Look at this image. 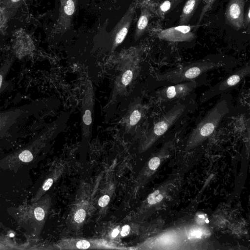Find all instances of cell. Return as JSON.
I'll return each instance as SVG.
<instances>
[{"label": "cell", "instance_id": "1", "mask_svg": "<svg viewBox=\"0 0 250 250\" xmlns=\"http://www.w3.org/2000/svg\"><path fill=\"white\" fill-rule=\"evenodd\" d=\"M225 63L210 60L182 65L157 75L159 81L177 83L195 80L205 72L223 66Z\"/></svg>", "mask_w": 250, "mask_h": 250}, {"label": "cell", "instance_id": "2", "mask_svg": "<svg viewBox=\"0 0 250 250\" xmlns=\"http://www.w3.org/2000/svg\"><path fill=\"white\" fill-rule=\"evenodd\" d=\"M229 112L228 101L221 98L193 128L191 140L199 141L210 136Z\"/></svg>", "mask_w": 250, "mask_h": 250}, {"label": "cell", "instance_id": "3", "mask_svg": "<svg viewBox=\"0 0 250 250\" xmlns=\"http://www.w3.org/2000/svg\"><path fill=\"white\" fill-rule=\"evenodd\" d=\"M36 104L32 102L20 107L0 111V138L16 129L24 120L33 115Z\"/></svg>", "mask_w": 250, "mask_h": 250}, {"label": "cell", "instance_id": "4", "mask_svg": "<svg viewBox=\"0 0 250 250\" xmlns=\"http://www.w3.org/2000/svg\"><path fill=\"white\" fill-rule=\"evenodd\" d=\"M250 73L249 65L241 67L206 91L201 96V102H206L214 96L230 90L249 75Z\"/></svg>", "mask_w": 250, "mask_h": 250}, {"label": "cell", "instance_id": "5", "mask_svg": "<svg viewBox=\"0 0 250 250\" xmlns=\"http://www.w3.org/2000/svg\"><path fill=\"white\" fill-rule=\"evenodd\" d=\"M198 84V81L193 80L164 87L157 92L158 101L165 102L183 98L191 93Z\"/></svg>", "mask_w": 250, "mask_h": 250}, {"label": "cell", "instance_id": "6", "mask_svg": "<svg viewBox=\"0 0 250 250\" xmlns=\"http://www.w3.org/2000/svg\"><path fill=\"white\" fill-rule=\"evenodd\" d=\"M185 109L184 104L174 105L154 124L151 131L152 137L158 138L164 135L182 116Z\"/></svg>", "mask_w": 250, "mask_h": 250}, {"label": "cell", "instance_id": "7", "mask_svg": "<svg viewBox=\"0 0 250 250\" xmlns=\"http://www.w3.org/2000/svg\"><path fill=\"white\" fill-rule=\"evenodd\" d=\"M136 4L131 3L110 33L114 47L121 43L127 35L135 13Z\"/></svg>", "mask_w": 250, "mask_h": 250}, {"label": "cell", "instance_id": "8", "mask_svg": "<svg viewBox=\"0 0 250 250\" xmlns=\"http://www.w3.org/2000/svg\"><path fill=\"white\" fill-rule=\"evenodd\" d=\"M245 0H229L225 11L226 22L236 30L244 26Z\"/></svg>", "mask_w": 250, "mask_h": 250}, {"label": "cell", "instance_id": "9", "mask_svg": "<svg viewBox=\"0 0 250 250\" xmlns=\"http://www.w3.org/2000/svg\"><path fill=\"white\" fill-rule=\"evenodd\" d=\"M160 39L169 42H185L193 40L195 35L191 31V27L180 25L162 30L158 34Z\"/></svg>", "mask_w": 250, "mask_h": 250}, {"label": "cell", "instance_id": "10", "mask_svg": "<svg viewBox=\"0 0 250 250\" xmlns=\"http://www.w3.org/2000/svg\"><path fill=\"white\" fill-rule=\"evenodd\" d=\"M58 23L63 30L69 29L76 11L78 0H60Z\"/></svg>", "mask_w": 250, "mask_h": 250}, {"label": "cell", "instance_id": "11", "mask_svg": "<svg viewBox=\"0 0 250 250\" xmlns=\"http://www.w3.org/2000/svg\"><path fill=\"white\" fill-rule=\"evenodd\" d=\"M25 0H1L0 10L1 22L8 21L16 13Z\"/></svg>", "mask_w": 250, "mask_h": 250}, {"label": "cell", "instance_id": "12", "mask_svg": "<svg viewBox=\"0 0 250 250\" xmlns=\"http://www.w3.org/2000/svg\"><path fill=\"white\" fill-rule=\"evenodd\" d=\"M202 0H187L183 6L180 17L179 23L181 25H186L188 23Z\"/></svg>", "mask_w": 250, "mask_h": 250}, {"label": "cell", "instance_id": "13", "mask_svg": "<svg viewBox=\"0 0 250 250\" xmlns=\"http://www.w3.org/2000/svg\"><path fill=\"white\" fill-rule=\"evenodd\" d=\"M150 12L146 7L141 8V14L138 20L135 30L134 38L135 40L139 39L145 33L149 21Z\"/></svg>", "mask_w": 250, "mask_h": 250}, {"label": "cell", "instance_id": "14", "mask_svg": "<svg viewBox=\"0 0 250 250\" xmlns=\"http://www.w3.org/2000/svg\"><path fill=\"white\" fill-rule=\"evenodd\" d=\"M13 61L12 59H8L0 67V95L7 89L9 85L5 79L12 65Z\"/></svg>", "mask_w": 250, "mask_h": 250}, {"label": "cell", "instance_id": "15", "mask_svg": "<svg viewBox=\"0 0 250 250\" xmlns=\"http://www.w3.org/2000/svg\"><path fill=\"white\" fill-rule=\"evenodd\" d=\"M182 0H166L163 1L157 10L159 16H164L167 13L175 8Z\"/></svg>", "mask_w": 250, "mask_h": 250}, {"label": "cell", "instance_id": "16", "mask_svg": "<svg viewBox=\"0 0 250 250\" xmlns=\"http://www.w3.org/2000/svg\"><path fill=\"white\" fill-rule=\"evenodd\" d=\"M19 158L22 162H29L33 159V156L30 149L26 148L20 153Z\"/></svg>", "mask_w": 250, "mask_h": 250}, {"label": "cell", "instance_id": "17", "mask_svg": "<svg viewBox=\"0 0 250 250\" xmlns=\"http://www.w3.org/2000/svg\"><path fill=\"white\" fill-rule=\"evenodd\" d=\"M163 198V196L159 194V191L156 190L150 194L148 198V203L150 205H153L160 202Z\"/></svg>", "mask_w": 250, "mask_h": 250}, {"label": "cell", "instance_id": "18", "mask_svg": "<svg viewBox=\"0 0 250 250\" xmlns=\"http://www.w3.org/2000/svg\"><path fill=\"white\" fill-rule=\"evenodd\" d=\"M216 0H207L205 4L204 5L201 14L200 15V17L199 19V22H200L203 17H204L206 13L208 12L212 7L213 3L215 2Z\"/></svg>", "mask_w": 250, "mask_h": 250}, {"label": "cell", "instance_id": "19", "mask_svg": "<svg viewBox=\"0 0 250 250\" xmlns=\"http://www.w3.org/2000/svg\"><path fill=\"white\" fill-rule=\"evenodd\" d=\"M141 113L138 110H135L132 113L130 117V124L131 125H135L141 119Z\"/></svg>", "mask_w": 250, "mask_h": 250}, {"label": "cell", "instance_id": "20", "mask_svg": "<svg viewBox=\"0 0 250 250\" xmlns=\"http://www.w3.org/2000/svg\"><path fill=\"white\" fill-rule=\"evenodd\" d=\"M34 216L37 221L42 220L45 216V212L43 209L40 207H37L34 209Z\"/></svg>", "mask_w": 250, "mask_h": 250}, {"label": "cell", "instance_id": "21", "mask_svg": "<svg viewBox=\"0 0 250 250\" xmlns=\"http://www.w3.org/2000/svg\"><path fill=\"white\" fill-rule=\"evenodd\" d=\"M86 212L84 209L81 208L79 209L75 214L74 220L77 223H82L85 219Z\"/></svg>", "mask_w": 250, "mask_h": 250}, {"label": "cell", "instance_id": "22", "mask_svg": "<svg viewBox=\"0 0 250 250\" xmlns=\"http://www.w3.org/2000/svg\"><path fill=\"white\" fill-rule=\"evenodd\" d=\"M133 77L132 72L128 70L123 74L122 78V82L124 85H127L131 82Z\"/></svg>", "mask_w": 250, "mask_h": 250}, {"label": "cell", "instance_id": "23", "mask_svg": "<svg viewBox=\"0 0 250 250\" xmlns=\"http://www.w3.org/2000/svg\"><path fill=\"white\" fill-rule=\"evenodd\" d=\"M160 164V160L157 157H154L150 159L148 163V167L150 169L155 170Z\"/></svg>", "mask_w": 250, "mask_h": 250}, {"label": "cell", "instance_id": "24", "mask_svg": "<svg viewBox=\"0 0 250 250\" xmlns=\"http://www.w3.org/2000/svg\"><path fill=\"white\" fill-rule=\"evenodd\" d=\"M109 200V196L107 195H104L99 199L98 201L99 205L101 207H104L108 204Z\"/></svg>", "mask_w": 250, "mask_h": 250}, {"label": "cell", "instance_id": "25", "mask_svg": "<svg viewBox=\"0 0 250 250\" xmlns=\"http://www.w3.org/2000/svg\"><path fill=\"white\" fill-rule=\"evenodd\" d=\"M76 246L79 249H87L90 247V243L86 240H82L77 243Z\"/></svg>", "mask_w": 250, "mask_h": 250}, {"label": "cell", "instance_id": "26", "mask_svg": "<svg viewBox=\"0 0 250 250\" xmlns=\"http://www.w3.org/2000/svg\"><path fill=\"white\" fill-rule=\"evenodd\" d=\"M83 121L86 125H89L91 123V112L89 110L85 111L83 116Z\"/></svg>", "mask_w": 250, "mask_h": 250}, {"label": "cell", "instance_id": "27", "mask_svg": "<svg viewBox=\"0 0 250 250\" xmlns=\"http://www.w3.org/2000/svg\"><path fill=\"white\" fill-rule=\"evenodd\" d=\"M53 183V180L52 178H49L43 183L42 188L43 191H45L48 190Z\"/></svg>", "mask_w": 250, "mask_h": 250}, {"label": "cell", "instance_id": "28", "mask_svg": "<svg viewBox=\"0 0 250 250\" xmlns=\"http://www.w3.org/2000/svg\"><path fill=\"white\" fill-rule=\"evenodd\" d=\"M250 9L249 7L246 12V16L244 18V26H247L250 23Z\"/></svg>", "mask_w": 250, "mask_h": 250}, {"label": "cell", "instance_id": "29", "mask_svg": "<svg viewBox=\"0 0 250 250\" xmlns=\"http://www.w3.org/2000/svg\"><path fill=\"white\" fill-rule=\"evenodd\" d=\"M130 230V228L128 225H125L121 231V235L122 236H125L128 234Z\"/></svg>", "mask_w": 250, "mask_h": 250}, {"label": "cell", "instance_id": "30", "mask_svg": "<svg viewBox=\"0 0 250 250\" xmlns=\"http://www.w3.org/2000/svg\"><path fill=\"white\" fill-rule=\"evenodd\" d=\"M202 232L199 229H196L192 231L190 233V235L195 238H199L202 235Z\"/></svg>", "mask_w": 250, "mask_h": 250}, {"label": "cell", "instance_id": "31", "mask_svg": "<svg viewBox=\"0 0 250 250\" xmlns=\"http://www.w3.org/2000/svg\"><path fill=\"white\" fill-rule=\"evenodd\" d=\"M119 233V230L118 229H114L111 233L112 237H116L118 235Z\"/></svg>", "mask_w": 250, "mask_h": 250}, {"label": "cell", "instance_id": "32", "mask_svg": "<svg viewBox=\"0 0 250 250\" xmlns=\"http://www.w3.org/2000/svg\"><path fill=\"white\" fill-rule=\"evenodd\" d=\"M1 247H2V246L0 244V249H1V248L2 249Z\"/></svg>", "mask_w": 250, "mask_h": 250}]
</instances>
